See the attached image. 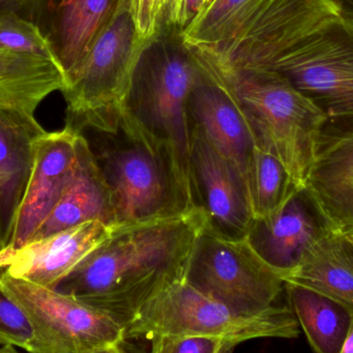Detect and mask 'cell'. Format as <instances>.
Returning a JSON list of instances; mask_svg holds the SVG:
<instances>
[{
    "mask_svg": "<svg viewBox=\"0 0 353 353\" xmlns=\"http://www.w3.org/2000/svg\"><path fill=\"white\" fill-rule=\"evenodd\" d=\"M299 323L288 306L254 314L238 312L189 283L179 282L145 305L125 327L126 339L145 343L167 336L211 335L239 344L255 339H294Z\"/></svg>",
    "mask_w": 353,
    "mask_h": 353,
    "instance_id": "obj_6",
    "label": "cell"
},
{
    "mask_svg": "<svg viewBox=\"0 0 353 353\" xmlns=\"http://www.w3.org/2000/svg\"><path fill=\"white\" fill-rule=\"evenodd\" d=\"M203 6L205 0H123L117 8L128 10L141 37L153 43L165 27L182 32Z\"/></svg>",
    "mask_w": 353,
    "mask_h": 353,
    "instance_id": "obj_24",
    "label": "cell"
},
{
    "mask_svg": "<svg viewBox=\"0 0 353 353\" xmlns=\"http://www.w3.org/2000/svg\"><path fill=\"white\" fill-rule=\"evenodd\" d=\"M211 1H212V0H209V2H208V3H210V2H211ZM208 3H207V4H208Z\"/></svg>",
    "mask_w": 353,
    "mask_h": 353,
    "instance_id": "obj_34",
    "label": "cell"
},
{
    "mask_svg": "<svg viewBox=\"0 0 353 353\" xmlns=\"http://www.w3.org/2000/svg\"><path fill=\"white\" fill-rule=\"evenodd\" d=\"M191 171L197 203L205 211L208 228L225 238L248 236L254 217L246 178L236 164L193 128Z\"/></svg>",
    "mask_w": 353,
    "mask_h": 353,
    "instance_id": "obj_12",
    "label": "cell"
},
{
    "mask_svg": "<svg viewBox=\"0 0 353 353\" xmlns=\"http://www.w3.org/2000/svg\"><path fill=\"white\" fill-rule=\"evenodd\" d=\"M92 220H99L113 227L109 191L94 153L83 136L74 171L63 193L30 242Z\"/></svg>",
    "mask_w": 353,
    "mask_h": 353,
    "instance_id": "obj_18",
    "label": "cell"
},
{
    "mask_svg": "<svg viewBox=\"0 0 353 353\" xmlns=\"http://www.w3.org/2000/svg\"><path fill=\"white\" fill-rule=\"evenodd\" d=\"M115 228L99 220L84 222L48 238L25 245L0 263L12 277L56 289Z\"/></svg>",
    "mask_w": 353,
    "mask_h": 353,
    "instance_id": "obj_14",
    "label": "cell"
},
{
    "mask_svg": "<svg viewBox=\"0 0 353 353\" xmlns=\"http://www.w3.org/2000/svg\"><path fill=\"white\" fill-rule=\"evenodd\" d=\"M33 332L23 311L0 287V346L1 352L21 348L31 352Z\"/></svg>",
    "mask_w": 353,
    "mask_h": 353,
    "instance_id": "obj_26",
    "label": "cell"
},
{
    "mask_svg": "<svg viewBox=\"0 0 353 353\" xmlns=\"http://www.w3.org/2000/svg\"><path fill=\"white\" fill-rule=\"evenodd\" d=\"M201 78L189 97L192 128L221 155L236 164L246 178L255 137L248 120L232 97Z\"/></svg>",
    "mask_w": 353,
    "mask_h": 353,
    "instance_id": "obj_16",
    "label": "cell"
},
{
    "mask_svg": "<svg viewBox=\"0 0 353 353\" xmlns=\"http://www.w3.org/2000/svg\"><path fill=\"white\" fill-rule=\"evenodd\" d=\"M82 138V132L68 124L37 137L30 176L0 263L28 244L53 211L74 171Z\"/></svg>",
    "mask_w": 353,
    "mask_h": 353,
    "instance_id": "obj_11",
    "label": "cell"
},
{
    "mask_svg": "<svg viewBox=\"0 0 353 353\" xmlns=\"http://www.w3.org/2000/svg\"><path fill=\"white\" fill-rule=\"evenodd\" d=\"M46 0H0V10H12L20 15L32 12L39 6H45Z\"/></svg>",
    "mask_w": 353,
    "mask_h": 353,
    "instance_id": "obj_28",
    "label": "cell"
},
{
    "mask_svg": "<svg viewBox=\"0 0 353 353\" xmlns=\"http://www.w3.org/2000/svg\"><path fill=\"white\" fill-rule=\"evenodd\" d=\"M208 2H209V0H205V4L208 3Z\"/></svg>",
    "mask_w": 353,
    "mask_h": 353,
    "instance_id": "obj_32",
    "label": "cell"
},
{
    "mask_svg": "<svg viewBox=\"0 0 353 353\" xmlns=\"http://www.w3.org/2000/svg\"><path fill=\"white\" fill-rule=\"evenodd\" d=\"M201 74L188 52L151 44L134 75L120 131L165 151L190 202L199 207L191 171L189 97Z\"/></svg>",
    "mask_w": 353,
    "mask_h": 353,
    "instance_id": "obj_3",
    "label": "cell"
},
{
    "mask_svg": "<svg viewBox=\"0 0 353 353\" xmlns=\"http://www.w3.org/2000/svg\"><path fill=\"white\" fill-rule=\"evenodd\" d=\"M350 3H352V6H353V0H350ZM352 15H353V14H352Z\"/></svg>",
    "mask_w": 353,
    "mask_h": 353,
    "instance_id": "obj_33",
    "label": "cell"
},
{
    "mask_svg": "<svg viewBox=\"0 0 353 353\" xmlns=\"http://www.w3.org/2000/svg\"><path fill=\"white\" fill-rule=\"evenodd\" d=\"M187 281L245 314L274 306L285 288L283 275L263 260L247 236L225 238L208 226L197 240Z\"/></svg>",
    "mask_w": 353,
    "mask_h": 353,
    "instance_id": "obj_9",
    "label": "cell"
},
{
    "mask_svg": "<svg viewBox=\"0 0 353 353\" xmlns=\"http://www.w3.org/2000/svg\"><path fill=\"white\" fill-rule=\"evenodd\" d=\"M70 84L63 66L46 58L0 49V111L37 117L41 104Z\"/></svg>",
    "mask_w": 353,
    "mask_h": 353,
    "instance_id": "obj_20",
    "label": "cell"
},
{
    "mask_svg": "<svg viewBox=\"0 0 353 353\" xmlns=\"http://www.w3.org/2000/svg\"><path fill=\"white\" fill-rule=\"evenodd\" d=\"M330 230L306 190L299 191L275 215L254 220L249 242L271 267L285 277L313 242Z\"/></svg>",
    "mask_w": 353,
    "mask_h": 353,
    "instance_id": "obj_15",
    "label": "cell"
},
{
    "mask_svg": "<svg viewBox=\"0 0 353 353\" xmlns=\"http://www.w3.org/2000/svg\"><path fill=\"white\" fill-rule=\"evenodd\" d=\"M154 43V41H153ZM148 43L128 10H114L83 59L68 72L62 93L68 126L117 135L128 110L134 75Z\"/></svg>",
    "mask_w": 353,
    "mask_h": 353,
    "instance_id": "obj_5",
    "label": "cell"
},
{
    "mask_svg": "<svg viewBox=\"0 0 353 353\" xmlns=\"http://www.w3.org/2000/svg\"><path fill=\"white\" fill-rule=\"evenodd\" d=\"M122 0H116L115 4L119 3V2H121Z\"/></svg>",
    "mask_w": 353,
    "mask_h": 353,
    "instance_id": "obj_31",
    "label": "cell"
},
{
    "mask_svg": "<svg viewBox=\"0 0 353 353\" xmlns=\"http://www.w3.org/2000/svg\"><path fill=\"white\" fill-rule=\"evenodd\" d=\"M341 353H353V312L350 317V327H348L345 341L342 346Z\"/></svg>",
    "mask_w": 353,
    "mask_h": 353,
    "instance_id": "obj_29",
    "label": "cell"
},
{
    "mask_svg": "<svg viewBox=\"0 0 353 353\" xmlns=\"http://www.w3.org/2000/svg\"><path fill=\"white\" fill-rule=\"evenodd\" d=\"M345 12L339 0H212L180 32L181 44L203 77L272 70Z\"/></svg>",
    "mask_w": 353,
    "mask_h": 353,
    "instance_id": "obj_2",
    "label": "cell"
},
{
    "mask_svg": "<svg viewBox=\"0 0 353 353\" xmlns=\"http://www.w3.org/2000/svg\"><path fill=\"white\" fill-rule=\"evenodd\" d=\"M124 136L125 145L94 153L109 191L115 229L197 209L165 151L144 139Z\"/></svg>",
    "mask_w": 353,
    "mask_h": 353,
    "instance_id": "obj_8",
    "label": "cell"
},
{
    "mask_svg": "<svg viewBox=\"0 0 353 353\" xmlns=\"http://www.w3.org/2000/svg\"><path fill=\"white\" fill-rule=\"evenodd\" d=\"M228 93L248 120L256 146L283 163L300 190L314 160L325 110L288 77L276 70L205 77Z\"/></svg>",
    "mask_w": 353,
    "mask_h": 353,
    "instance_id": "obj_4",
    "label": "cell"
},
{
    "mask_svg": "<svg viewBox=\"0 0 353 353\" xmlns=\"http://www.w3.org/2000/svg\"><path fill=\"white\" fill-rule=\"evenodd\" d=\"M0 49L39 56L63 66L49 37L33 21L12 10H0Z\"/></svg>",
    "mask_w": 353,
    "mask_h": 353,
    "instance_id": "obj_25",
    "label": "cell"
},
{
    "mask_svg": "<svg viewBox=\"0 0 353 353\" xmlns=\"http://www.w3.org/2000/svg\"><path fill=\"white\" fill-rule=\"evenodd\" d=\"M285 289L290 308L311 348L319 353H341L352 312L308 288L285 283Z\"/></svg>",
    "mask_w": 353,
    "mask_h": 353,
    "instance_id": "obj_21",
    "label": "cell"
},
{
    "mask_svg": "<svg viewBox=\"0 0 353 353\" xmlns=\"http://www.w3.org/2000/svg\"><path fill=\"white\" fill-rule=\"evenodd\" d=\"M305 190L334 231H353V122L327 120Z\"/></svg>",
    "mask_w": 353,
    "mask_h": 353,
    "instance_id": "obj_13",
    "label": "cell"
},
{
    "mask_svg": "<svg viewBox=\"0 0 353 353\" xmlns=\"http://www.w3.org/2000/svg\"><path fill=\"white\" fill-rule=\"evenodd\" d=\"M246 184L254 220L275 215L301 191L283 163L256 145L247 168Z\"/></svg>",
    "mask_w": 353,
    "mask_h": 353,
    "instance_id": "obj_23",
    "label": "cell"
},
{
    "mask_svg": "<svg viewBox=\"0 0 353 353\" xmlns=\"http://www.w3.org/2000/svg\"><path fill=\"white\" fill-rule=\"evenodd\" d=\"M353 232V231H352Z\"/></svg>",
    "mask_w": 353,
    "mask_h": 353,
    "instance_id": "obj_35",
    "label": "cell"
},
{
    "mask_svg": "<svg viewBox=\"0 0 353 353\" xmlns=\"http://www.w3.org/2000/svg\"><path fill=\"white\" fill-rule=\"evenodd\" d=\"M323 294L353 312V242L350 234L327 230L284 277Z\"/></svg>",
    "mask_w": 353,
    "mask_h": 353,
    "instance_id": "obj_19",
    "label": "cell"
},
{
    "mask_svg": "<svg viewBox=\"0 0 353 353\" xmlns=\"http://www.w3.org/2000/svg\"><path fill=\"white\" fill-rule=\"evenodd\" d=\"M201 207L118 228L56 290L99 309L128 327L141 309L187 279L199 236Z\"/></svg>",
    "mask_w": 353,
    "mask_h": 353,
    "instance_id": "obj_1",
    "label": "cell"
},
{
    "mask_svg": "<svg viewBox=\"0 0 353 353\" xmlns=\"http://www.w3.org/2000/svg\"><path fill=\"white\" fill-rule=\"evenodd\" d=\"M147 344L153 353H226L240 345L234 340L211 335L167 336Z\"/></svg>",
    "mask_w": 353,
    "mask_h": 353,
    "instance_id": "obj_27",
    "label": "cell"
},
{
    "mask_svg": "<svg viewBox=\"0 0 353 353\" xmlns=\"http://www.w3.org/2000/svg\"><path fill=\"white\" fill-rule=\"evenodd\" d=\"M272 70L288 77L333 122H353V15L299 44Z\"/></svg>",
    "mask_w": 353,
    "mask_h": 353,
    "instance_id": "obj_10",
    "label": "cell"
},
{
    "mask_svg": "<svg viewBox=\"0 0 353 353\" xmlns=\"http://www.w3.org/2000/svg\"><path fill=\"white\" fill-rule=\"evenodd\" d=\"M45 131L37 117L0 111V251L10 242L30 176L35 140Z\"/></svg>",
    "mask_w": 353,
    "mask_h": 353,
    "instance_id": "obj_17",
    "label": "cell"
},
{
    "mask_svg": "<svg viewBox=\"0 0 353 353\" xmlns=\"http://www.w3.org/2000/svg\"><path fill=\"white\" fill-rule=\"evenodd\" d=\"M0 287L23 311L33 332L32 353L126 352L125 327L68 294L0 269Z\"/></svg>",
    "mask_w": 353,
    "mask_h": 353,
    "instance_id": "obj_7",
    "label": "cell"
},
{
    "mask_svg": "<svg viewBox=\"0 0 353 353\" xmlns=\"http://www.w3.org/2000/svg\"><path fill=\"white\" fill-rule=\"evenodd\" d=\"M350 238H352V242H353V232L352 233H350Z\"/></svg>",
    "mask_w": 353,
    "mask_h": 353,
    "instance_id": "obj_30",
    "label": "cell"
},
{
    "mask_svg": "<svg viewBox=\"0 0 353 353\" xmlns=\"http://www.w3.org/2000/svg\"><path fill=\"white\" fill-rule=\"evenodd\" d=\"M114 0H62L58 18L57 52L72 70L86 55L113 12Z\"/></svg>",
    "mask_w": 353,
    "mask_h": 353,
    "instance_id": "obj_22",
    "label": "cell"
}]
</instances>
